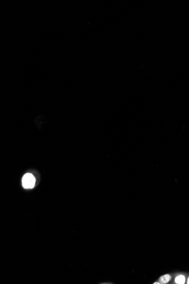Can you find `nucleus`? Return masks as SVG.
Wrapping results in <instances>:
<instances>
[{"instance_id":"f03ea898","label":"nucleus","mask_w":189,"mask_h":284,"mask_svg":"<svg viewBox=\"0 0 189 284\" xmlns=\"http://www.w3.org/2000/svg\"><path fill=\"white\" fill-rule=\"evenodd\" d=\"M170 279H171V276L169 275H165L161 276L160 278L159 281H160V283L167 284L170 280Z\"/></svg>"},{"instance_id":"f257e3e1","label":"nucleus","mask_w":189,"mask_h":284,"mask_svg":"<svg viewBox=\"0 0 189 284\" xmlns=\"http://www.w3.org/2000/svg\"><path fill=\"white\" fill-rule=\"evenodd\" d=\"M36 179L34 175L30 173H27L24 175L22 178V186L26 189H31L35 185Z\"/></svg>"},{"instance_id":"7ed1b4c3","label":"nucleus","mask_w":189,"mask_h":284,"mask_svg":"<svg viewBox=\"0 0 189 284\" xmlns=\"http://www.w3.org/2000/svg\"><path fill=\"white\" fill-rule=\"evenodd\" d=\"M176 283L178 284H184L185 283V277L183 275L177 276L175 279Z\"/></svg>"},{"instance_id":"20e7f679","label":"nucleus","mask_w":189,"mask_h":284,"mask_svg":"<svg viewBox=\"0 0 189 284\" xmlns=\"http://www.w3.org/2000/svg\"><path fill=\"white\" fill-rule=\"evenodd\" d=\"M188 284H189V279H188Z\"/></svg>"},{"instance_id":"39448f33","label":"nucleus","mask_w":189,"mask_h":284,"mask_svg":"<svg viewBox=\"0 0 189 284\" xmlns=\"http://www.w3.org/2000/svg\"><path fill=\"white\" fill-rule=\"evenodd\" d=\"M153 284H160V283H153Z\"/></svg>"}]
</instances>
